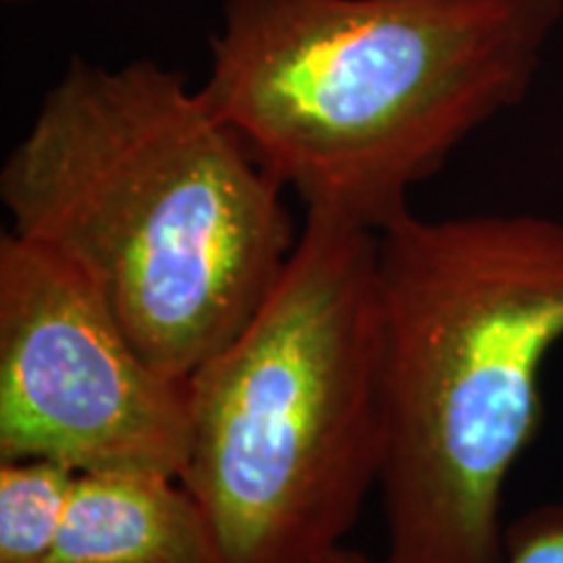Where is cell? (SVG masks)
Returning a JSON list of instances; mask_svg holds the SVG:
<instances>
[{
    "label": "cell",
    "mask_w": 563,
    "mask_h": 563,
    "mask_svg": "<svg viewBox=\"0 0 563 563\" xmlns=\"http://www.w3.org/2000/svg\"><path fill=\"white\" fill-rule=\"evenodd\" d=\"M287 188L186 76L74 55L0 167L11 230L100 290L188 382L262 308L298 232Z\"/></svg>",
    "instance_id": "6da1fadb"
},
{
    "label": "cell",
    "mask_w": 563,
    "mask_h": 563,
    "mask_svg": "<svg viewBox=\"0 0 563 563\" xmlns=\"http://www.w3.org/2000/svg\"><path fill=\"white\" fill-rule=\"evenodd\" d=\"M563 0H224L201 91L306 211L368 230L532 89Z\"/></svg>",
    "instance_id": "7a4b0ae2"
},
{
    "label": "cell",
    "mask_w": 563,
    "mask_h": 563,
    "mask_svg": "<svg viewBox=\"0 0 563 563\" xmlns=\"http://www.w3.org/2000/svg\"><path fill=\"white\" fill-rule=\"evenodd\" d=\"M384 563H501V493L563 340V220L405 211L378 230Z\"/></svg>",
    "instance_id": "3957f363"
},
{
    "label": "cell",
    "mask_w": 563,
    "mask_h": 563,
    "mask_svg": "<svg viewBox=\"0 0 563 563\" xmlns=\"http://www.w3.org/2000/svg\"><path fill=\"white\" fill-rule=\"evenodd\" d=\"M376 249V230L306 211L262 308L186 382L180 481L220 563H319L378 488Z\"/></svg>",
    "instance_id": "277c9868"
},
{
    "label": "cell",
    "mask_w": 563,
    "mask_h": 563,
    "mask_svg": "<svg viewBox=\"0 0 563 563\" xmlns=\"http://www.w3.org/2000/svg\"><path fill=\"white\" fill-rule=\"evenodd\" d=\"M188 384L136 347L108 300L51 251L0 235V462L183 475Z\"/></svg>",
    "instance_id": "5b68a950"
},
{
    "label": "cell",
    "mask_w": 563,
    "mask_h": 563,
    "mask_svg": "<svg viewBox=\"0 0 563 563\" xmlns=\"http://www.w3.org/2000/svg\"><path fill=\"white\" fill-rule=\"evenodd\" d=\"M47 563H220V551L180 477L76 473Z\"/></svg>",
    "instance_id": "8992f818"
},
{
    "label": "cell",
    "mask_w": 563,
    "mask_h": 563,
    "mask_svg": "<svg viewBox=\"0 0 563 563\" xmlns=\"http://www.w3.org/2000/svg\"><path fill=\"white\" fill-rule=\"evenodd\" d=\"M74 481L51 460L0 462V563H47Z\"/></svg>",
    "instance_id": "52a82bcc"
},
{
    "label": "cell",
    "mask_w": 563,
    "mask_h": 563,
    "mask_svg": "<svg viewBox=\"0 0 563 563\" xmlns=\"http://www.w3.org/2000/svg\"><path fill=\"white\" fill-rule=\"evenodd\" d=\"M501 563H563V509L530 514L514 532Z\"/></svg>",
    "instance_id": "ba28073f"
},
{
    "label": "cell",
    "mask_w": 563,
    "mask_h": 563,
    "mask_svg": "<svg viewBox=\"0 0 563 563\" xmlns=\"http://www.w3.org/2000/svg\"><path fill=\"white\" fill-rule=\"evenodd\" d=\"M319 563H376L373 559H368V555L357 553V551H350V548H334L332 553L323 555V559Z\"/></svg>",
    "instance_id": "9c48e42d"
}]
</instances>
